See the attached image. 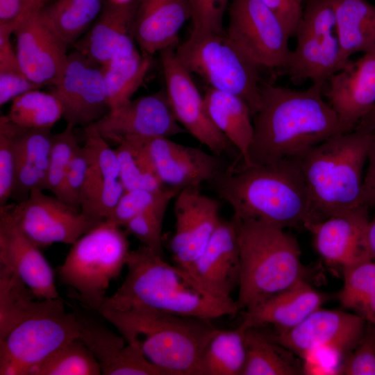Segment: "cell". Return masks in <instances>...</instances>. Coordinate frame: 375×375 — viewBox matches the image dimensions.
<instances>
[{
    "instance_id": "cell-50",
    "label": "cell",
    "mask_w": 375,
    "mask_h": 375,
    "mask_svg": "<svg viewBox=\"0 0 375 375\" xmlns=\"http://www.w3.org/2000/svg\"><path fill=\"white\" fill-rule=\"evenodd\" d=\"M367 163L363 180L362 202L365 206L371 208L375 207V131H372Z\"/></svg>"
},
{
    "instance_id": "cell-2",
    "label": "cell",
    "mask_w": 375,
    "mask_h": 375,
    "mask_svg": "<svg viewBox=\"0 0 375 375\" xmlns=\"http://www.w3.org/2000/svg\"><path fill=\"white\" fill-rule=\"evenodd\" d=\"M239 156L210 183L239 220H258L283 228L308 230L319 221L299 158L243 164Z\"/></svg>"
},
{
    "instance_id": "cell-12",
    "label": "cell",
    "mask_w": 375,
    "mask_h": 375,
    "mask_svg": "<svg viewBox=\"0 0 375 375\" xmlns=\"http://www.w3.org/2000/svg\"><path fill=\"white\" fill-rule=\"evenodd\" d=\"M175 49H165L159 54L167 99L176 119L212 153L230 154L235 147L212 122L203 96L192 74L177 58Z\"/></svg>"
},
{
    "instance_id": "cell-24",
    "label": "cell",
    "mask_w": 375,
    "mask_h": 375,
    "mask_svg": "<svg viewBox=\"0 0 375 375\" xmlns=\"http://www.w3.org/2000/svg\"><path fill=\"white\" fill-rule=\"evenodd\" d=\"M136 8L108 3L73 45L74 50L101 66L131 54L137 49L133 32Z\"/></svg>"
},
{
    "instance_id": "cell-7",
    "label": "cell",
    "mask_w": 375,
    "mask_h": 375,
    "mask_svg": "<svg viewBox=\"0 0 375 375\" xmlns=\"http://www.w3.org/2000/svg\"><path fill=\"white\" fill-rule=\"evenodd\" d=\"M130 251L126 232L105 219L72 244L58 269L60 281L74 290L73 297L81 306L95 311Z\"/></svg>"
},
{
    "instance_id": "cell-34",
    "label": "cell",
    "mask_w": 375,
    "mask_h": 375,
    "mask_svg": "<svg viewBox=\"0 0 375 375\" xmlns=\"http://www.w3.org/2000/svg\"><path fill=\"white\" fill-rule=\"evenodd\" d=\"M245 331L241 326L217 328L203 350L200 375H242L247 358Z\"/></svg>"
},
{
    "instance_id": "cell-49",
    "label": "cell",
    "mask_w": 375,
    "mask_h": 375,
    "mask_svg": "<svg viewBox=\"0 0 375 375\" xmlns=\"http://www.w3.org/2000/svg\"><path fill=\"white\" fill-rule=\"evenodd\" d=\"M279 19L290 38L299 26L305 0H260Z\"/></svg>"
},
{
    "instance_id": "cell-16",
    "label": "cell",
    "mask_w": 375,
    "mask_h": 375,
    "mask_svg": "<svg viewBox=\"0 0 375 375\" xmlns=\"http://www.w3.org/2000/svg\"><path fill=\"white\" fill-rule=\"evenodd\" d=\"M175 231L170 248L176 265L188 270L203 252L221 222L219 203L199 187L181 190L174 201Z\"/></svg>"
},
{
    "instance_id": "cell-51",
    "label": "cell",
    "mask_w": 375,
    "mask_h": 375,
    "mask_svg": "<svg viewBox=\"0 0 375 375\" xmlns=\"http://www.w3.org/2000/svg\"><path fill=\"white\" fill-rule=\"evenodd\" d=\"M366 241L369 254L372 259L375 260V216L368 222Z\"/></svg>"
},
{
    "instance_id": "cell-14",
    "label": "cell",
    "mask_w": 375,
    "mask_h": 375,
    "mask_svg": "<svg viewBox=\"0 0 375 375\" xmlns=\"http://www.w3.org/2000/svg\"><path fill=\"white\" fill-rule=\"evenodd\" d=\"M94 124L108 143L116 145L186 132L176 119L163 90L111 109Z\"/></svg>"
},
{
    "instance_id": "cell-20",
    "label": "cell",
    "mask_w": 375,
    "mask_h": 375,
    "mask_svg": "<svg viewBox=\"0 0 375 375\" xmlns=\"http://www.w3.org/2000/svg\"><path fill=\"white\" fill-rule=\"evenodd\" d=\"M369 207L360 206L311 224L315 248L326 265L344 268L372 259L367 249L366 232Z\"/></svg>"
},
{
    "instance_id": "cell-48",
    "label": "cell",
    "mask_w": 375,
    "mask_h": 375,
    "mask_svg": "<svg viewBox=\"0 0 375 375\" xmlns=\"http://www.w3.org/2000/svg\"><path fill=\"white\" fill-rule=\"evenodd\" d=\"M47 0H0V30L13 34L24 20L39 13Z\"/></svg>"
},
{
    "instance_id": "cell-8",
    "label": "cell",
    "mask_w": 375,
    "mask_h": 375,
    "mask_svg": "<svg viewBox=\"0 0 375 375\" xmlns=\"http://www.w3.org/2000/svg\"><path fill=\"white\" fill-rule=\"evenodd\" d=\"M175 52L192 74L208 87L234 94L249 106L253 117L260 105V67L228 37L226 30L217 33L191 35Z\"/></svg>"
},
{
    "instance_id": "cell-18",
    "label": "cell",
    "mask_w": 375,
    "mask_h": 375,
    "mask_svg": "<svg viewBox=\"0 0 375 375\" xmlns=\"http://www.w3.org/2000/svg\"><path fill=\"white\" fill-rule=\"evenodd\" d=\"M147 147L154 172L165 187L180 190L199 187L203 183H210L225 169L219 156L169 138L150 140Z\"/></svg>"
},
{
    "instance_id": "cell-52",
    "label": "cell",
    "mask_w": 375,
    "mask_h": 375,
    "mask_svg": "<svg viewBox=\"0 0 375 375\" xmlns=\"http://www.w3.org/2000/svg\"><path fill=\"white\" fill-rule=\"evenodd\" d=\"M355 129H362L370 132L375 131V106L372 110L360 121Z\"/></svg>"
},
{
    "instance_id": "cell-35",
    "label": "cell",
    "mask_w": 375,
    "mask_h": 375,
    "mask_svg": "<svg viewBox=\"0 0 375 375\" xmlns=\"http://www.w3.org/2000/svg\"><path fill=\"white\" fill-rule=\"evenodd\" d=\"M343 286L338 294L342 306L375 325V260L366 259L342 269Z\"/></svg>"
},
{
    "instance_id": "cell-15",
    "label": "cell",
    "mask_w": 375,
    "mask_h": 375,
    "mask_svg": "<svg viewBox=\"0 0 375 375\" xmlns=\"http://www.w3.org/2000/svg\"><path fill=\"white\" fill-rule=\"evenodd\" d=\"M51 92L61 103L62 118L74 127H86L110 110L102 66L79 51L68 53L62 74Z\"/></svg>"
},
{
    "instance_id": "cell-36",
    "label": "cell",
    "mask_w": 375,
    "mask_h": 375,
    "mask_svg": "<svg viewBox=\"0 0 375 375\" xmlns=\"http://www.w3.org/2000/svg\"><path fill=\"white\" fill-rule=\"evenodd\" d=\"M6 116L22 127L51 130L62 118L63 110L53 93L38 89L14 99Z\"/></svg>"
},
{
    "instance_id": "cell-4",
    "label": "cell",
    "mask_w": 375,
    "mask_h": 375,
    "mask_svg": "<svg viewBox=\"0 0 375 375\" xmlns=\"http://www.w3.org/2000/svg\"><path fill=\"white\" fill-rule=\"evenodd\" d=\"M95 311L167 375H200L203 350L217 329L210 319L144 307L115 310L100 305Z\"/></svg>"
},
{
    "instance_id": "cell-10",
    "label": "cell",
    "mask_w": 375,
    "mask_h": 375,
    "mask_svg": "<svg viewBox=\"0 0 375 375\" xmlns=\"http://www.w3.org/2000/svg\"><path fill=\"white\" fill-rule=\"evenodd\" d=\"M6 206L17 226L40 249L56 242L72 245L103 221L39 189Z\"/></svg>"
},
{
    "instance_id": "cell-45",
    "label": "cell",
    "mask_w": 375,
    "mask_h": 375,
    "mask_svg": "<svg viewBox=\"0 0 375 375\" xmlns=\"http://www.w3.org/2000/svg\"><path fill=\"white\" fill-rule=\"evenodd\" d=\"M191 12V35L220 33L231 0H188Z\"/></svg>"
},
{
    "instance_id": "cell-19",
    "label": "cell",
    "mask_w": 375,
    "mask_h": 375,
    "mask_svg": "<svg viewBox=\"0 0 375 375\" xmlns=\"http://www.w3.org/2000/svg\"><path fill=\"white\" fill-rule=\"evenodd\" d=\"M323 94L343 133L355 129L375 106V51L364 53L326 82Z\"/></svg>"
},
{
    "instance_id": "cell-31",
    "label": "cell",
    "mask_w": 375,
    "mask_h": 375,
    "mask_svg": "<svg viewBox=\"0 0 375 375\" xmlns=\"http://www.w3.org/2000/svg\"><path fill=\"white\" fill-rule=\"evenodd\" d=\"M247 358L242 375H298L304 368L294 353L271 335L251 327L245 331Z\"/></svg>"
},
{
    "instance_id": "cell-5",
    "label": "cell",
    "mask_w": 375,
    "mask_h": 375,
    "mask_svg": "<svg viewBox=\"0 0 375 375\" xmlns=\"http://www.w3.org/2000/svg\"><path fill=\"white\" fill-rule=\"evenodd\" d=\"M372 135L362 129L337 133L298 157L320 221L364 205V168Z\"/></svg>"
},
{
    "instance_id": "cell-47",
    "label": "cell",
    "mask_w": 375,
    "mask_h": 375,
    "mask_svg": "<svg viewBox=\"0 0 375 375\" xmlns=\"http://www.w3.org/2000/svg\"><path fill=\"white\" fill-rule=\"evenodd\" d=\"M89 160L83 146L78 145L70 162L64 185L62 201L81 209V199L87 179Z\"/></svg>"
},
{
    "instance_id": "cell-13",
    "label": "cell",
    "mask_w": 375,
    "mask_h": 375,
    "mask_svg": "<svg viewBox=\"0 0 375 375\" xmlns=\"http://www.w3.org/2000/svg\"><path fill=\"white\" fill-rule=\"evenodd\" d=\"M366 323L355 313L321 307L294 327L271 335L303 360L321 349L345 357L358 343Z\"/></svg>"
},
{
    "instance_id": "cell-46",
    "label": "cell",
    "mask_w": 375,
    "mask_h": 375,
    "mask_svg": "<svg viewBox=\"0 0 375 375\" xmlns=\"http://www.w3.org/2000/svg\"><path fill=\"white\" fill-rule=\"evenodd\" d=\"M165 188L158 191L142 189L125 190L115 208L106 220L124 227L131 219L153 205Z\"/></svg>"
},
{
    "instance_id": "cell-41",
    "label": "cell",
    "mask_w": 375,
    "mask_h": 375,
    "mask_svg": "<svg viewBox=\"0 0 375 375\" xmlns=\"http://www.w3.org/2000/svg\"><path fill=\"white\" fill-rule=\"evenodd\" d=\"M11 34L0 30V105L12 101L18 96L40 89L24 74L18 61L15 49L10 41Z\"/></svg>"
},
{
    "instance_id": "cell-37",
    "label": "cell",
    "mask_w": 375,
    "mask_h": 375,
    "mask_svg": "<svg viewBox=\"0 0 375 375\" xmlns=\"http://www.w3.org/2000/svg\"><path fill=\"white\" fill-rule=\"evenodd\" d=\"M41 300L14 272L0 265V338L33 312Z\"/></svg>"
},
{
    "instance_id": "cell-42",
    "label": "cell",
    "mask_w": 375,
    "mask_h": 375,
    "mask_svg": "<svg viewBox=\"0 0 375 375\" xmlns=\"http://www.w3.org/2000/svg\"><path fill=\"white\" fill-rule=\"evenodd\" d=\"M75 127L67 124L60 133L53 134L47 176V190L62 201L66 174L79 145Z\"/></svg>"
},
{
    "instance_id": "cell-30",
    "label": "cell",
    "mask_w": 375,
    "mask_h": 375,
    "mask_svg": "<svg viewBox=\"0 0 375 375\" xmlns=\"http://www.w3.org/2000/svg\"><path fill=\"white\" fill-rule=\"evenodd\" d=\"M336 28L343 58L375 51V6L367 0H335Z\"/></svg>"
},
{
    "instance_id": "cell-9",
    "label": "cell",
    "mask_w": 375,
    "mask_h": 375,
    "mask_svg": "<svg viewBox=\"0 0 375 375\" xmlns=\"http://www.w3.org/2000/svg\"><path fill=\"white\" fill-rule=\"evenodd\" d=\"M78 338L76 314L59 297L39 306L0 338V375H28L54 351Z\"/></svg>"
},
{
    "instance_id": "cell-21",
    "label": "cell",
    "mask_w": 375,
    "mask_h": 375,
    "mask_svg": "<svg viewBox=\"0 0 375 375\" xmlns=\"http://www.w3.org/2000/svg\"><path fill=\"white\" fill-rule=\"evenodd\" d=\"M0 265L14 272L37 298L60 297L51 265L40 248L17 226L6 206L0 207Z\"/></svg>"
},
{
    "instance_id": "cell-32",
    "label": "cell",
    "mask_w": 375,
    "mask_h": 375,
    "mask_svg": "<svg viewBox=\"0 0 375 375\" xmlns=\"http://www.w3.org/2000/svg\"><path fill=\"white\" fill-rule=\"evenodd\" d=\"M103 0H56L40 12L45 25L68 48L91 27L101 12Z\"/></svg>"
},
{
    "instance_id": "cell-25",
    "label": "cell",
    "mask_w": 375,
    "mask_h": 375,
    "mask_svg": "<svg viewBox=\"0 0 375 375\" xmlns=\"http://www.w3.org/2000/svg\"><path fill=\"white\" fill-rule=\"evenodd\" d=\"M191 12L188 0H138L133 32L141 52L153 56L178 44Z\"/></svg>"
},
{
    "instance_id": "cell-29",
    "label": "cell",
    "mask_w": 375,
    "mask_h": 375,
    "mask_svg": "<svg viewBox=\"0 0 375 375\" xmlns=\"http://www.w3.org/2000/svg\"><path fill=\"white\" fill-rule=\"evenodd\" d=\"M204 101L216 128L228 139L245 162L253 135V115L240 97L210 87L206 89Z\"/></svg>"
},
{
    "instance_id": "cell-26",
    "label": "cell",
    "mask_w": 375,
    "mask_h": 375,
    "mask_svg": "<svg viewBox=\"0 0 375 375\" xmlns=\"http://www.w3.org/2000/svg\"><path fill=\"white\" fill-rule=\"evenodd\" d=\"M327 297L312 288L306 280L301 281L256 306L244 310V329L272 324L276 332L288 331L322 307Z\"/></svg>"
},
{
    "instance_id": "cell-53",
    "label": "cell",
    "mask_w": 375,
    "mask_h": 375,
    "mask_svg": "<svg viewBox=\"0 0 375 375\" xmlns=\"http://www.w3.org/2000/svg\"><path fill=\"white\" fill-rule=\"evenodd\" d=\"M108 3L117 6H132L138 3V0H108Z\"/></svg>"
},
{
    "instance_id": "cell-1",
    "label": "cell",
    "mask_w": 375,
    "mask_h": 375,
    "mask_svg": "<svg viewBox=\"0 0 375 375\" xmlns=\"http://www.w3.org/2000/svg\"><path fill=\"white\" fill-rule=\"evenodd\" d=\"M324 86L312 83L297 90L261 83L253 138L247 161L242 162L262 165L297 158L343 133L336 112L324 98Z\"/></svg>"
},
{
    "instance_id": "cell-22",
    "label": "cell",
    "mask_w": 375,
    "mask_h": 375,
    "mask_svg": "<svg viewBox=\"0 0 375 375\" xmlns=\"http://www.w3.org/2000/svg\"><path fill=\"white\" fill-rule=\"evenodd\" d=\"M15 51L24 74L42 88L53 85L65 67L67 48L45 25L37 13L15 30Z\"/></svg>"
},
{
    "instance_id": "cell-40",
    "label": "cell",
    "mask_w": 375,
    "mask_h": 375,
    "mask_svg": "<svg viewBox=\"0 0 375 375\" xmlns=\"http://www.w3.org/2000/svg\"><path fill=\"white\" fill-rule=\"evenodd\" d=\"M180 190L166 187L156 203L131 219L124 228L143 245L163 256L162 230L165 213L170 201Z\"/></svg>"
},
{
    "instance_id": "cell-39",
    "label": "cell",
    "mask_w": 375,
    "mask_h": 375,
    "mask_svg": "<svg viewBox=\"0 0 375 375\" xmlns=\"http://www.w3.org/2000/svg\"><path fill=\"white\" fill-rule=\"evenodd\" d=\"M101 366L78 338L56 349L33 367L28 375H99Z\"/></svg>"
},
{
    "instance_id": "cell-44",
    "label": "cell",
    "mask_w": 375,
    "mask_h": 375,
    "mask_svg": "<svg viewBox=\"0 0 375 375\" xmlns=\"http://www.w3.org/2000/svg\"><path fill=\"white\" fill-rule=\"evenodd\" d=\"M344 375H375V325L367 322L355 348L336 370Z\"/></svg>"
},
{
    "instance_id": "cell-28",
    "label": "cell",
    "mask_w": 375,
    "mask_h": 375,
    "mask_svg": "<svg viewBox=\"0 0 375 375\" xmlns=\"http://www.w3.org/2000/svg\"><path fill=\"white\" fill-rule=\"evenodd\" d=\"M16 178L11 199H26L34 189L47 190V176L53 134L50 129L15 124Z\"/></svg>"
},
{
    "instance_id": "cell-27",
    "label": "cell",
    "mask_w": 375,
    "mask_h": 375,
    "mask_svg": "<svg viewBox=\"0 0 375 375\" xmlns=\"http://www.w3.org/2000/svg\"><path fill=\"white\" fill-rule=\"evenodd\" d=\"M295 36L297 46L285 68L294 83L310 80L314 84L324 85L352 61L343 58L335 33L298 31Z\"/></svg>"
},
{
    "instance_id": "cell-23",
    "label": "cell",
    "mask_w": 375,
    "mask_h": 375,
    "mask_svg": "<svg viewBox=\"0 0 375 375\" xmlns=\"http://www.w3.org/2000/svg\"><path fill=\"white\" fill-rule=\"evenodd\" d=\"M207 290L230 299L240 277L239 245L234 222L221 220L207 246L188 270Z\"/></svg>"
},
{
    "instance_id": "cell-11",
    "label": "cell",
    "mask_w": 375,
    "mask_h": 375,
    "mask_svg": "<svg viewBox=\"0 0 375 375\" xmlns=\"http://www.w3.org/2000/svg\"><path fill=\"white\" fill-rule=\"evenodd\" d=\"M228 37L260 68H285L290 37L260 0H231Z\"/></svg>"
},
{
    "instance_id": "cell-3",
    "label": "cell",
    "mask_w": 375,
    "mask_h": 375,
    "mask_svg": "<svg viewBox=\"0 0 375 375\" xmlns=\"http://www.w3.org/2000/svg\"><path fill=\"white\" fill-rule=\"evenodd\" d=\"M126 266L124 282L101 305L115 310L144 307L207 319L240 311L236 301L215 295L187 270L170 265L163 256L143 245L130 251Z\"/></svg>"
},
{
    "instance_id": "cell-43",
    "label": "cell",
    "mask_w": 375,
    "mask_h": 375,
    "mask_svg": "<svg viewBox=\"0 0 375 375\" xmlns=\"http://www.w3.org/2000/svg\"><path fill=\"white\" fill-rule=\"evenodd\" d=\"M15 124L6 115L0 117V207L11 199L16 178Z\"/></svg>"
},
{
    "instance_id": "cell-38",
    "label": "cell",
    "mask_w": 375,
    "mask_h": 375,
    "mask_svg": "<svg viewBox=\"0 0 375 375\" xmlns=\"http://www.w3.org/2000/svg\"><path fill=\"white\" fill-rule=\"evenodd\" d=\"M148 141H130L117 145L119 179L125 190L158 191L165 186L156 176L147 147Z\"/></svg>"
},
{
    "instance_id": "cell-17",
    "label": "cell",
    "mask_w": 375,
    "mask_h": 375,
    "mask_svg": "<svg viewBox=\"0 0 375 375\" xmlns=\"http://www.w3.org/2000/svg\"><path fill=\"white\" fill-rule=\"evenodd\" d=\"M76 314L78 339L98 360L103 375H167L150 362L135 346L122 335L114 333L99 319L81 308L72 305Z\"/></svg>"
},
{
    "instance_id": "cell-33",
    "label": "cell",
    "mask_w": 375,
    "mask_h": 375,
    "mask_svg": "<svg viewBox=\"0 0 375 375\" xmlns=\"http://www.w3.org/2000/svg\"><path fill=\"white\" fill-rule=\"evenodd\" d=\"M152 65V56L136 49L131 54L102 65L107 99L110 110L132 99Z\"/></svg>"
},
{
    "instance_id": "cell-6",
    "label": "cell",
    "mask_w": 375,
    "mask_h": 375,
    "mask_svg": "<svg viewBox=\"0 0 375 375\" xmlns=\"http://www.w3.org/2000/svg\"><path fill=\"white\" fill-rule=\"evenodd\" d=\"M235 223L240 252V310L256 306L301 281L306 269L297 239L285 228L258 220Z\"/></svg>"
}]
</instances>
